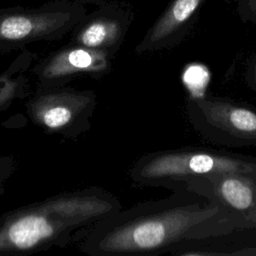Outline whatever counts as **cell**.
Returning <instances> with one entry per match:
<instances>
[{
    "instance_id": "cell-11",
    "label": "cell",
    "mask_w": 256,
    "mask_h": 256,
    "mask_svg": "<svg viewBox=\"0 0 256 256\" xmlns=\"http://www.w3.org/2000/svg\"><path fill=\"white\" fill-rule=\"evenodd\" d=\"M34 61V54L23 49L6 69L0 72V114L16 100L26 96L29 86L28 72Z\"/></svg>"
},
{
    "instance_id": "cell-13",
    "label": "cell",
    "mask_w": 256,
    "mask_h": 256,
    "mask_svg": "<svg viewBox=\"0 0 256 256\" xmlns=\"http://www.w3.org/2000/svg\"><path fill=\"white\" fill-rule=\"evenodd\" d=\"M236 8L243 21L256 23V0H235Z\"/></svg>"
},
{
    "instance_id": "cell-9",
    "label": "cell",
    "mask_w": 256,
    "mask_h": 256,
    "mask_svg": "<svg viewBox=\"0 0 256 256\" xmlns=\"http://www.w3.org/2000/svg\"><path fill=\"white\" fill-rule=\"evenodd\" d=\"M203 2L204 0H172L137 44L135 52L144 54L176 45L188 31Z\"/></svg>"
},
{
    "instance_id": "cell-12",
    "label": "cell",
    "mask_w": 256,
    "mask_h": 256,
    "mask_svg": "<svg viewBox=\"0 0 256 256\" xmlns=\"http://www.w3.org/2000/svg\"><path fill=\"white\" fill-rule=\"evenodd\" d=\"M181 79L184 87L189 92L190 98H201L206 95L210 72L201 63H190L183 69Z\"/></svg>"
},
{
    "instance_id": "cell-4",
    "label": "cell",
    "mask_w": 256,
    "mask_h": 256,
    "mask_svg": "<svg viewBox=\"0 0 256 256\" xmlns=\"http://www.w3.org/2000/svg\"><path fill=\"white\" fill-rule=\"evenodd\" d=\"M81 0H55L37 7L0 9V54L37 41H55L71 32L87 14Z\"/></svg>"
},
{
    "instance_id": "cell-3",
    "label": "cell",
    "mask_w": 256,
    "mask_h": 256,
    "mask_svg": "<svg viewBox=\"0 0 256 256\" xmlns=\"http://www.w3.org/2000/svg\"><path fill=\"white\" fill-rule=\"evenodd\" d=\"M216 174H242L256 179V158L211 149L181 148L144 154L129 171L134 183L169 188Z\"/></svg>"
},
{
    "instance_id": "cell-2",
    "label": "cell",
    "mask_w": 256,
    "mask_h": 256,
    "mask_svg": "<svg viewBox=\"0 0 256 256\" xmlns=\"http://www.w3.org/2000/svg\"><path fill=\"white\" fill-rule=\"evenodd\" d=\"M120 200L98 186L66 191L0 215V255L63 247L80 231L120 210Z\"/></svg>"
},
{
    "instance_id": "cell-5",
    "label": "cell",
    "mask_w": 256,
    "mask_h": 256,
    "mask_svg": "<svg viewBox=\"0 0 256 256\" xmlns=\"http://www.w3.org/2000/svg\"><path fill=\"white\" fill-rule=\"evenodd\" d=\"M25 107L31 122L45 132L76 139L91 128L96 94L66 85L38 86Z\"/></svg>"
},
{
    "instance_id": "cell-8",
    "label": "cell",
    "mask_w": 256,
    "mask_h": 256,
    "mask_svg": "<svg viewBox=\"0 0 256 256\" xmlns=\"http://www.w3.org/2000/svg\"><path fill=\"white\" fill-rule=\"evenodd\" d=\"M96 6L71 31L69 43L102 51L114 58L133 22L132 6L123 1L105 0H98Z\"/></svg>"
},
{
    "instance_id": "cell-15",
    "label": "cell",
    "mask_w": 256,
    "mask_h": 256,
    "mask_svg": "<svg viewBox=\"0 0 256 256\" xmlns=\"http://www.w3.org/2000/svg\"><path fill=\"white\" fill-rule=\"evenodd\" d=\"M248 82L250 86L256 90V60L248 70Z\"/></svg>"
},
{
    "instance_id": "cell-10",
    "label": "cell",
    "mask_w": 256,
    "mask_h": 256,
    "mask_svg": "<svg viewBox=\"0 0 256 256\" xmlns=\"http://www.w3.org/2000/svg\"><path fill=\"white\" fill-rule=\"evenodd\" d=\"M209 184L211 193L227 214L256 222V179L242 174L196 177Z\"/></svg>"
},
{
    "instance_id": "cell-1",
    "label": "cell",
    "mask_w": 256,
    "mask_h": 256,
    "mask_svg": "<svg viewBox=\"0 0 256 256\" xmlns=\"http://www.w3.org/2000/svg\"><path fill=\"white\" fill-rule=\"evenodd\" d=\"M219 203L208 204L172 196L136 204L112 213L92 225L80 250L91 256H132L160 253L176 243L212 232L221 212Z\"/></svg>"
},
{
    "instance_id": "cell-7",
    "label": "cell",
    "mask_w": 256,
    "mask_h": 256,
    "mask_svg": "<svg viewBox=\"0 0 256 256\" xmlns=\"http://www.w3.org/2000/svg\"><path fill=\"white\" fill-rule=\"evenodd\" d=\"M113 59L102 51L68 43L40 60L31 72L39 87L64 86L78 78H102L110 72Z\"/></svg>"
},
{
    "instance_id": "cell-14",
    "label": "cell",
    "mask_w": 256,
    "mask_h": 256,
    "mask_svg": "<svg viewBox=\"0 0 256 256\" xmlns=\"http://www.w3.org/2000/svg\"><path fill=\"white\" fill-rule=\"evenodd\" d=\"M15 161L11 156L0 157V197L4 194L5 183L13 174Z\"/></svg>"
},
{
    "instance_id": "cell-6",
    "label": "cell",
    "mask_w": 256,
    "mask_h": 256,
    "mask_svg": "<svg viewBox=\"0 0 256 256\" xmlns=\"http://www.w3.org/2000/svg\"><path fill=\"white\" fill-rule=\"evenodd\" d=\"M187 114L207 140L224 146L256 145V110L224 98H190Z\"/></svg>"
}]
</instances>
